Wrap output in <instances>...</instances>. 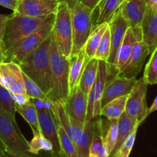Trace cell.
Wrapping results in <instances>:
<instances>
[{
	"label": "cell",
	"instance_id": "1",
	"mask_svg": "<svg viewBox=\"0 0 157 157\" xmlns=\"http://www.w3.org/2000/svg\"><path fill=\"white\" fill-rule=\"evenodd\" d=\"M52 38V33H51L36 50L27 56L19 64L22 72L31 78L46 96L52 89L50 63Z\"/></svg>",
	"mask_w": 157,
	"mask_h": 157
},
{
	"label": "cell",
	"instance_id": "2",
	"mask_svg": "<svg viewBox=\"0 0 157 157\" xmlns=\"http://www.w3.org/2000/svg\"><path fill=\"white\" fill-rule=\"evenodd\" d=\"M51 108L75 145L78 157H89L94 131V120L85 123L77 121L66 113L64 105L59 102H52Z\"/></svg>",
	"mask_w": 157,
	"mask_h": 157
},
{
	"label": "cell",
	"instance_id": "3",
	"mask_svg": "<svg viewBox=\"0 0 157 157\" xmlns=\"http://www.w3.org/2000/svg\"><path fill=\"white\" fill-rule=\"evenodd\" d=\"M50 63L52 89L47 96L52 102L65 105L69 94V60L59 50L53 35L50 46Z\"/></svg>",
	"mask_w": 157,
	"mask_h": 157
},
{
	"label": "cell",
	"instance_id": "4",
	"mask_svg": "<svg viewBox=\"0 0 157 157\" xmlns=\"http://www.w3.org/2000/svg\"><path fill=\"white\" fill-rule=\"evenodd\" d=\"M55 17L56 13L49 15L44 23L36 32L6 49V62H13L19 64L27 56L36 50L52 33Z\"/></svg>",
	"mask_w": 157,
	"mask_h": 157
},
{
	"label": "cell",
	"instance_id": "5",
	"mask_svg": "<svg viewBox=\"0 0 157 157\" xmlns=\"http://www.w3.org/2000/svg\"><path fill=\"white\" fill-rule=\"evenodd\" d=\"M65 1L70 9L72 25V55H75L83 49L91 33L94 11L81 3L78 0Z\"/></svg>",
	"mask_w": 157,
	"mask_h": 157
},
{
	"label": "cell",
	"instance_id": "6",
	"mask_svg": "<svg viewBox=\"0 0 157 157\" xmlns=\"http://www.w3.org/2000/svg\"><path fill=\"white\" fill-rule=\"evenodd\" d=\"M0 140L6 151L22 157H39L30 153L29 142L22 133L16 120L0 109Z\"/></svg>",
	"mask_w": 157,
	"mask_h": 157
},
{
	"label": "cell",
	"instance_id": "7",
	"mask_svg": "<svg viewBox=\"0 0 157 157\" xmlns=\"http://www.w3.org/2000/svg\"><path fill=\"white\" fill-rule=\"evenodd\" d=\"M48 16L35 18L13 13L10 14L3 37L4 52L15 43L29 36L40 28Z\"/></svg>",
	"mask_w": 157,
	"mask_h": 157
},
{
	"label": "cell",
	"instance_id": "8",
	"mask_svg": "<svg viewBox=\"0 0 157 157\" xmlns=\"http://www.w3.org/2000/svg\"><path fill=\"white\" fill-rule=\"evenodd\" d=\"M52 35L63 55L70 58L72 50V25L70 9L65 0H60L56 13Z\"/></svg>",
	"mask_w": 157,
	"mask_h": 157
},
{
	"label": "cell",
	"instance_id": "9",
	"mask_svg": "<svg viewBox=\"0 0 157 157\" xmlns=\"http://www.w3.org/2000/svg\"><path fill=\"white\" fill-rule=\"evenodd\" d=\"M0 84L10 93L16 103L24 104L31 99L25 92L23 72L17 63L4 62L0 64Z\"/></svg>",
	"mask_w": 157,
	"mask_h": 157
},
{
	"label": "cell",
	"instance_id": "10",
	"mask_svg": "<svg viewBox=\"0 0 157 157\" xmlns=\"http://www.w3.org/2000/svg\"><path fill=\"white\" fill-rule=\"evenodd\" d=\"M33 100L37 108L39 126L41 128L42 133L52 145V150L49 154V157H62L56 125L51 108L52 101L46 102L33 99Z\"/></svg>",
	"mask_w": 157,
	"mask_h": 157
},
{
	"label": "cell",
	"instance_id": "11",
	"mask_svg": "<svg viewBox=\"0 0 157 157\" xmlns=\"http://www.w3.org/2000/svg\"><path fill=\"white\" fill-rule=\"evenodd\" d=\"M148 84L144 78L137 80L135 86L129 95L126 101L125 113L141 124L146 118L147 105H146V93Z\"/></svg>",
	"mask_w": 157,
	"mask_h": 157
},
{
	"label": "cell",
	"instance_id": "12",
	"mask_svg": "<svg viewBox=\"0 0 157 157\" xmlns=\"http://www.w3.org/2000/svg\"><path fill=\"white\" fill-rule=\"evenodd\" d=\"M120 11L123 17L129 23L137 41H142V23L146 11V5L144 0L126 1L121 6Z\"/></svg>",
	"mask_w": 157,
	"mask_h": 157
},
{
	"label": "cell",
	"instance_id": "13",
	"mask_svg": "<svg viewBox=\"0 0 157 157\" xmlns=\"http://www.w3.org/2000/svg\"><path fill=\"white\" fill-rule=\"evenodd\" d=\"M60 0H19L16 10L18 15L29 17H44L55 14Z\"/></svg>",
	"mask_w": 157,
	"mask_h": 157
},
{
	"label": "cell",
	"instance_id": "14",
	"mask_svg": "<svg viewBox=\"0 0 157 157\" xmlns=\"http://www.w3.org/2000/svg\"><path fill=\"white\" fill-rule=\"evenodd\" d=\"M137 80L136 77L125 78L114 76L110 79L109 78L101 99V109L117 98L129 95Z\"/></svg>",
	"mask_w": 157,
	"mask_h": 157
},
{
	"label": "cell",
	"instance_id": "15",
	"mask_svg": "<svg viewBox=\"0 0 157 157\" xmlns=\"http://www.w3.org/2000/svg\"><path fill=\"white\" fill-rule=\"evenodd\" d=\"M149 54H151L150 51L144 42L143 40L136 41L129 60L126 65L117 72L116 76L125 78L136 77L143 68L145 59Z\"/></svg>",
	"mask_w": 157,
	"mask_h": 157
},
{
	"label": "cell",
	"instance_id": "16",
	"mask_svg": "<svg viewBox=\"0 0 157 157\" xmlns=\"http://www.w3.org/2000/svg\"><path fill=\"white\" fill-rule=\"evenodd\" d=\"M109 26L111 35V49L107 63L110 66H113L116 59L118 49L123 43L129 25L123 17L119 10L109 20Z\"/></svg>",
	"mask_w": 157,
	"mask_h": 157
},
{
	"label": "cell",
	"instance_id": "17",
	"mask_svg": "<svg viewBox=\"0 0 157 157\" xmlns=\"http://www.w3.org/2000/svg\"><path fill=\"white\" fill-rule=\"evenodd\" d=\"M87 99L88 96L83 93L78 86L69 91L66 104V111L71 117L77 121L85 123L87 113Z\"/></svg>",
	"mask_w": 157,
	"mask_h": 157
},
{
	"label": "cell",
	"instance_id": "18",
	"mask_svg": "<svg viewBox=\"0 0 157 157\" xmlns=\"http://www.w3.org/2000/svg\"><path fill=\"white\" fill-rule=\"evenodd\" d=\"M142 33L143 41L151 53L157 46V12L153 13L147 7L142 23Z\"/></svg>",
	"mask_w": 157,
	"mask_h": 157
},
{
	"label": "cell",
	"instance_id": "19",
	"mask_svg": "<svg viewBox=\"0 0 157 157\" xmlns=\"http://www.w3.org/2000/svg\"><path fill=\"white\" fill-rule=\"evenodd\" d=\"M136 41L133 32L130 27H129L123 43L118 49L114 63L113 66L109 65V68L112 71H114L116 73H117V72H119L126 65L132 54L134 45Z\"/></svg>",
	"mask_w": 157,
	"mask_h": 157
},
{
	"label": "cell",
	"instance_id": "20",
	"mask_svg": "<svg viewBox=\"0 0 157 157\" xmlns=\"http://www.w3.org/2000/svg\"><path fill=\"white\" fill-rule=\"evenodd\" d=\"M110 73L109 65L104 61H99L97 76L94 83L95 90V105H94V120L100 116L101 99L103 94L104 89L109 79Z\"/></svg>",
	"mask_w": 157,
	"mask_h": 157
},
{
	"label": "cell",
	"instance_id": "21",
	"mask_svg": "<svg viewBox=\"0 0 157 157\" xmlns=\"http://www.w3.org/2000/svg\"><path fill=\"white\" fill-rule=\"evenodd\" d=\"M90 59L86 57L84 48L78 53L72 55L69 60V91L78 85L86 64Z\"/></svg>",
	"mask_w": 157,
	"mask_h": 157
},
{
	"label": "cell",
	"instance_id": "22",
	"mask_svg": "<svg viewBox=\"0 0 157 157\" xmlns=\"http://www.w3.org/2000/svg\"><path fill=\"white\" fill-rule=\"evenodd\" d=\"M93 140L89 151V157H109L103 139V123L102 120H94Z\"/></svg>",
	"mask_w": 157,
	"mask_h": 157
},
{
	"label": "cell",
	"instance_id": "23",
	"mask_svg": "<svg viewBox=\"0 0 157 157\" xmlns=\"http://www.w3.org/2000/svg\"><path fill=\"white\" fill-rule=\"evenodd\" d=\"M140 125V123H138L136 120H134L133 119L129 117L125 112L121 115V116L118 120L117 142H116L114 150H113V153L111 154V155L109 157H112L116 153V151L121 146L123 142L129 136V134L135 129V128L139 127Z\"/></svg>",
	"mask_w": 157,
	"mask_h": 157
},
{
	"label": "cell",
	"instance_id": "24",
	"mask_svg": "<svg viewBox=\"0 0 157 157\" xmlns=\"http://www.w3.org/2000/svg\"><path fill=\"white\" fill-rule=\"evenodd\" d=\"M99 69V60L93 58L90 59L86 64L84 70L81 75L78 86L88 96L90 90L96 82Z\"/></svg>",
	"mask_w": 157,
	"mask_h": 157
},
{
	"label": "cell",
	"instance_id": "25",
	"mask_svg": "<svg viewBox=\"0 0 157 157\" xmlns=\"http://www.w3.org/2000/svg\"><path fill=\"white\" fill-rule=\"evenodd\" d=\"M108 27L109 22L96 24L94 27H93L91 33L88 37V39L84 46L85 54L89 59L94 58L101 39Z\"/></svg>",
	"mask_w": 157,
	"mask_h": 157
},
{
	"label": "cell",
	"instance_id": "26",
	"mask_svg": "<svg viewBox=\"0 0 157 157\" xmlns=\"http://www.w3.org/2000/svg\"><path fill=\"white\" fill-rule=\"evenodd\" d=\"M15 107H16V112H17L23 117V119H25V121L31 126L32 129H36L39 132L42 133L41 128L39 126L37 108H36L33 99L24 104H19L16 102Z\"/></svg>",
	"mask_w": 157,
	"mask_h": 157
},
{
	"label": "cell",
	"instance_id": "27",
	"mask_svg": "<svg viewBox=\"0 0 157 157\" xmlns=\"http://www.w3.org/2000/svg\"><path fill=\"white\" fill-rule=\"evenodd\" d=\"M126 0H102L98 6L96 23L109 22Z\"/></svg>",
	"mask_w": 157,
	"mask_h": 157
},
{
	"label": "cell",
	"instance_id": "28",
	"mask_svg": "<svg viewBox=\"0 0 157 157\" xmlns=\"http://www.w3.org/2000/svg\"><path fill=\"white\" fill-rule=\"evenodd\" d=\"M52 114H53L54 120H55L57 132H58L59 140V144L62 151V157H78L75 145L71 140L70 137L66 133V130L60 123L56 115L53 112H52Z\"/></svg>",
	"mask_w": 157,
	"mask_h": 157
},
{
	"label": "cell",
	"instance_id": "29",
	"mask_svg": "<svg viewBox=\"0 0 157 157\" xmlns=\"http://www.w3.org/2000/svg\"><path fill=\"white\" fill-rule=\"evenodd\" d=\"M128 96L117 98L106 104L105 106L101 109L100 116H105L108 120H119V118L126 109Z\"/></svg>",
	"mask_w": 157,
	"mask_h": 157
},
{
	"label": "cell",
	"instance_id": "30",
	"mask_svg": "<svg viewBox=\"0 0 157 157\" xmlns=\"http://www.w3.org/2000/svg\"><path fill=\"white\" fill-rule=\"evenodd\" d=\"M33 133V138L29 142L30 153L33 155H39V152L41 150L49 152L51 153L52 150V145L42 133L38 132L36 129H32Z\"/></svg>",
	"mask_w": 157,
	"mask_h": 157
},
{
	"label": "cell",
	"instance_id": "31",
	"mask_svg": "<svg viewBox=\"0 0 157 157\" xmlns=\"http://www.w3.org/2000/svg\"><path fill=\"white\" fill-rule=\"evenodd\" d=\"M109 123L105 135L103 134L104 143L109 157L113 153L118 138V120H109Z\"/></svg>",
	"mask_w": 157,
	"mask_h": 157
},
{
	"label": "cell",
	"instance_id": "32",
	"mask_svg": "<svg viewBox=\"0 0 157 157\" xmlns=\"http://www.w3.org/2000/svg\"><path fill=\"white\" fill-rule=\"evenodd\" d=\"M143 77L148 85L157 84V46L151 52L150 58L146 63Z\"/></svg>",
	"mask_w": 157,
	"mask_h": 157
},
{
	"label": "cell",
	"instance_id": "33",
	"mask_svg": "<svg viewBox=\"0 0 157 157\" xmlns=\"http://www.w3.org/2000/svg\"><path fill=\"white\" fill-rule=\"evenodd\" d=\"M15 103L10 93L0 84V109L9 115L13 120H16Z\"/></svg>",
	"mask_w": 157,
	"mask_h": 157
},
{
	"label": "cell",
	"instance_id": "34",
	"mask_svg": "<svg viewBox=\"0 0 157 157\" xmlns=\"http://www.w3.org/2000/svg\"><path fill=\"white\" fill-rule=\"evenodd\" d=\"M23 80L24 85H25V92L27 96L29 98L33 99H38V100L43 101H51L48 98V96L43 92L40 87L31 78L25 75L23 72Z\"/></svg>",
	"mask_w": 157,
	"mask_h": 157
},
{
	"label": "cell",
	"instance_id": "35",
	"mask_svg": "<svg viewBox=\"0 0 157 157\" xmlns=\"http://www.w3.org/2000/svg\"><path fill=\"white\" fill-rule=\"evenodd\" d=\"M110 49H111V35H110V29L109 26L101 39L94 58L99 61H104L107 63L109 57Z\"/></svg>",
	"mask_w": 157,
	"mask_h": 157
},
{
	"label": "cell",
	"instance_id": "36",
	"mask_svg": "<svg viewBox=\"0 0 157 157\" xmlns=\"http://www.w3.org/2000/svg\"><path fill=\"white\" fill-rule=\"evenodd\" d=\"M138 128H135L133 131L129 134V136L126 139L123 144L121 145L119 149L116 152V153L112 157H129L130 155V152L132 151V147L135 143L136 137L137 130Z\"/></svg>",
	"mask_w": 157,
	"mask_h": 157
},
{
	"label": "cell",
	"instance_id": "37",
	"mask_svg": "<svg viewBox=\"0 0 157 157\" xmlns=\"http://www.w3.org/2000/svg\"><path fill=\"white\" fill-rule=\"evenodd\" d=\"M9 17H10V15L0 14V46L3 49V37Z\"/></svg>",
	"mask_w": 157,
	"mask_h": 157
},
{
	"label": "cell",
	"instance_id": "38",
	"mask_svg": "<svg viewBox=\"0 0 157 157\" xmlns=\"http://www.w3.org/2000/svg\"><path fill=\"white\" fill-rule=\"evenodd\" d=\"M78 1L94 12L96 11L100 2H102V0H78Z\"/></svg>",
	"mask_w": 157,
	"mask_h": 157
},
{
	"label": "cell",
	"instance_id": "39",
	"mask_svg": "<svg viewBox=\"0 0 157 157\" xmlns=\"http://www.w3.org/2000/svg\"><path fill=\"white\" fill-rule=\"evenodd\" d=\"M17 0H0V6L14 12L17 6Z\"/></svg>",
	"mask_w": 157,
	"mask_h": 157
},
{
	"label": "cell",
	"instance_id": "40",
	"mask_svg": "<svg viewBox=\"0 0 157 157\" xmlns=\"http://www.w3.org/2000/svg\"><path fill=\"white\" fill-rule=\"evenodd\" d=\"M146 7L153 13L157 12V0H144Z\"/></svg>",
	"mask_w": 157,
	"mask_h": 157
},
{
	"label": "cell",
	"instance_id": "41",
	"mask_svg": "<svg viewBox=\"0 0 157 157\" xmlns=\"http://www.w3.org/2000/svg\"><path fill=\"white\" fill-rule=\"evenodd\" d=\"M156 110H157V96L155 98V99H154L153 102H152V105H150V107L147 109V112H146V117H147L149 114H151V113H153V112L156 111Z\"/></svg>",
	"mask_w": 157,
	"mask_h": 157
},
{
	"label": "cell",
	"instance_id": "42",
	"mask_svg": "<svg viewBox=\"0 0 157 157\" xmlns=\"http://www.w3.org/2000/svg\"><path fill=\"white\" fill-rule=\"evenodd\" d=\"M6 55H5V52H4V49L0 46V64L4 63V62H6Z\"/></svg>",
	"mask_w": 157,
	"mask_h": 157
},
{
	"label": "cell",
	"instance_id": "43",
	"mask_svg": "<svg viewBox=\"0 0 157 157\" xmlns=\"http://www.w3.org/2000/svg\"><path fill=\"white\" fill-rule=\"evenodd\" d=\"M5 152L6 149L4 147V145L2 142L0 140V157H5Z\"/></svg>",
	"mask_w": 157,
	"mask_h": 157
},
{
	"label": "cell",
	"instance_id": "44",
	"mask_svg": "<svg viewBox=\"0 0 157 157\" xmlns=\"http://www.w3.org/2000/svg\"><path fill=\"white\" fill-rule=\"evenodd\" d=\"M5 157H22V156H20V155H16V154L12 153V152L6 151Z\"/></svg>",
	"mask_w": 157,
	"mask_h": 157
},
{
	"label": "cell",
	"instance_id": "45",
	"mask_svg": "<svg viewBox=\"0 0 157 157\" xmlns=\"http://www.w3.org/2000/svg\"><path fill=\"white\" fill-rule=\"evenodd\" d=\"M126 1H129V0H126ZM126 1H125V2H126Z\"/></svg>",
	"mask_w": 157,
	"mask_h": 157
},
{
	"label": "cell",
	"instance_id": "46",
	"mask_svg": "<svg viewBox=\"0 0 157 157\" xmlns=\"http://www.w3.org/2000/svg\"><path fill=\"white\" fill-rule=\"evenodd\" d=\"M17 1H19V0H17Z\"/></svg>",
	"mask_w": 157,
	"mask_h": 157
}]
</instances>
